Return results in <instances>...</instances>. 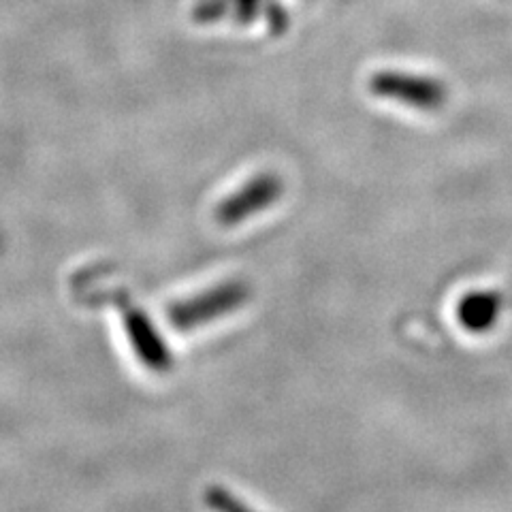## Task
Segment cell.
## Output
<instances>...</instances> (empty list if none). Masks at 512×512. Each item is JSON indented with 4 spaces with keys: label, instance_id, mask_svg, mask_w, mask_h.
<instances>
[{
    "label": "cell",
    "instance_id": "1",
    "mask_svg": "<svg viewBox=\"0 0 512 512\" xmlns=\"http://www.w3.org/2000/svg\"><path fill=\"white\" fill-rule=\"evenodd\" d=\"M250 295L252 288L248 282L224 280L199 295L173 303L169 310V320L175 325V329L192 331L244 308Z\"/></svg>",
    "mask_w": 512,
    "mask_h": 512
},
{
    "label": "cell",
    "instance_id": "2",
    "mask_svg": "<svg viewBox=\"0 0 512 512\" xmlns=\"http://www.w3.org/2000/svg\"><path fill=\"white\" fill-rule=\"evenodd\" d=\"M282 190L284 186L278 175H259L224 199L216 207L214 218L224 229L239 227L248 218L269 210L282 197Z\"/></svg>",
    "mask_w": 512,
    "mask_h": 512
},
{
    "label": "cell",
    "instance_id": "4",
    "mask_svg": "<svg viewBox=\"0 0 512 512\" xmlns=\"http://www.w3.org/2000/svg\"><path fill=\"white\" fill-rule=\"evenodd\" d=\"M205 502L214 512H254L248 504L235 498L229 489L218 487V485L205 491Z\"/></svg>",
    "mask_w": 512,
    "mask_h": 512
},
{
    "label": "cell",
    "instance_id": "3",
    "mask_svg": "<svg viewBox=\"0 0 512 512\" xmlns=\"http://www.w3.org/2000/svg\"><path fill=\"white\" fill-rule=\"evenodd\" d=\"M504 299L498 291H472L457 303L459 325L470 333H487L498 323Z\"/></svg>",
    "mask_w": 512,
    "mask_h": 512
}]
</instances>
